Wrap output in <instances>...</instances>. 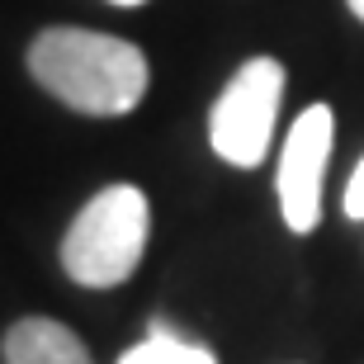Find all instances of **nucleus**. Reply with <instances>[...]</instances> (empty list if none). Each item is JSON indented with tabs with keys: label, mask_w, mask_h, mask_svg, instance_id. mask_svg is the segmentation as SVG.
Wrapping results in <instances>:
<instances>
[{
	"label": "nucleus",
	"mask_w": 364,
	"mask_h": 364,
	"mask_svg": "<svg viewBox=\"0 0 364 364\" xmlns=\"http://www.w3.org/2000/svg\"><path fill=\"white\" fill-rule=\"evenodd\" d=\"M346 218H360L364 223V156H360V166H355L350 185H346Z\"/></svg>",
	"instance_id": "0eeeda50"
},
{
	"label": "nucleus",
	"mask_w": 364,
	"mask_h": 364,
	"mask_svg": "<svg viewBox=\"0 0 364 364\" xmlns=\"http://www.w3.org/2000/svg\"><path fill=\"white\" fill-rule=\"evenodd\" d=\"M109 5H142V0H109Z\"/></svg>",
	"instance_id": "9d476101"
},
{
	"label": "nucleus",
	"mask_w": 364,
	"mask_h": 364,
	"mask_svg": "<svg viewBox=\"0 0 364 364\" xmlns=\"http://www.w3.org/2000/svg\"><path fill=\"white\" fill-rule=\"evenodd\" d=\"M279 100H284V67L274 57H251L242 62V71L228 81V90L218 95L213 114H208V137L213 151L223 161L251 166L265 161L274 137V119H279Z\"/></svg>",
	"instance_id": "7ed1b4c3"
},
{
	"label": "nucleus",
	"mask_w": 364,
	"mask_h": 364,
	"mask_svg": "<svg viewBox=\"0 0 364 364\" xmlns=\"http://www.w3.org/2000/svg\"><path fill=\"white\" fill-rule=\"evenodd\" d=\"M119 364H161V360H156V346H151V341H142V346H133V350H123Z\"/></svg>",
	"instance_id": "6e6552de"
},
{
	"label": "nucleus",
	"mask_w": 364,
	"mask_h": 364,
	"mask_svg": "<svg viewBox=\"0 0 364 364\" xmlns=\"http://www.w3.org/2000/svg\"><path fill=\"white\" fill-rule=\"evenodd\" d=\"M151 237V203L137 185H109L85 203L62 237V270L81 289H119L133 279Z\"/></svg>",
	"instance_id": "f03ea898"
},
{
	"label": "nucleus",
	"mask_w": 364,
	"mask_h": 364,
	"mask_svg": "<svg viewBox=\"0 0 364 364\" xmlns=\"http://www.w3.org/2000/svg\"><path fill=\"white\" fill-rule=\"evenodd\" d=\"M28 71L43 90L62 100L76 114L95 119H119L151 85L147 53L133 48L128 38L95 33V28H43L28 48Z\"/></svg>",
	"instance_id": "f257e3e1"
},
{
	"label": "nucleus",
	"mask_w": 364,
	"mask_h": 364,
	"mask_svg": "<svg viewBox=\"0 0 364 364\" xmlns=\"http://www.w3.org/2000/svg\"><path fill=\"white\" fill-rule=\"evenodd\" d=\"M346 5L355 10V19H364V0H346Z\"/></svg>",
	"instance_id": "1a4fd4ad"
},
{
	"label": "nucleus",
	"mask_w": 364,
	"mask_h": 364,
	"mask_svg": "<svg viewBox=\"0 0 364 364\" xmlns=\"http://www.w3.org/2000/svg\"><path fill=\"white\" fill-rule=\"evenodd\" d=\"M336 142V119L331 105H308L294 119L289 137L279 151V208L289 232H312L322 223V176H326V156Z\"/></svg>",
	"instance_id": "20e7f679"
},
{
	"label": "nucleus",
	"mask_w": 364,
	"mask_h": 364,
	"mask_svg": "<svg viewBox=\"0 0 364 364\" xmlns=\"http://www.w3.org/2000/svg\"><path fill=\"white\" fill-rule=\"evenodd\" d=\"M5 364H95L85 341L53 317H19L5 331Z\"/></svg>",
	"instance_id": "39448f33"
},
{
	"label": "nucleus",
	"mask_w": 364,
	"mask_h": 364,
	"mask_svg": "<svg viewBox=\"0 0 364 364\" xmlns=\"http://www.w3.org/2000/svg\"><path fill=\"white\" fill-rule=\"evenodd\" d=\"M147 341L156 346V360H161V364H218L213 350H203V346H194V341L176 336L166 322H151Z\"/></svg>",
	"instance_id": "423d86ee"
}]
</instances>
